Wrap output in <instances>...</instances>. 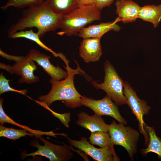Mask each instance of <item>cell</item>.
I'll return each mask as SVG.
<instances>
[{
	"instance_id": "10",
	"label": "cell",
	"mask_w": 161,
	"mask_h": 161,
	"mask_svg": "<svg viewBox=\"0 0 161 161\" xmlns=\"http://www.w3.org/2000/svg\"><path fill=\"white\" fill-rule=\"evenodd\" d=\"M68 142L73 147L83 151L94 160L97 161H119L114 148L110 147L97 148L87 141V139L82 137L79 140L72 139L66 137Z\"/></svg>"
},
{
	"instance_id": "23",
	"label": "cell",
	"mask_w": 161,
	"mask_h": 161,
	"mask_svg": "<svg viewBox=\"0 0 161 161\" xmlns=\"http://www.w3.org/2000/svg\"><path fill=\"white\" fill-rule=\"evenodd\" d=\"M44 1V0H8L4 5L1 6V8L3 10H6L10 7L21 9L38 5Z\"/></svg>"
},
{
	"instance_id": "12",
	"label": "cell",
	"mask_w": 161,
	"mask_h": 161,
	"mask_svg": "<svg viewBox=\"0 0 161 161\" xmlns=\"http://www.w3.org/2000/svg\"><path fill=\"white\" fill-rule=\"evenodd\" d=\"M100 38L83 39L79 47V55L86 63L99 60L102 54Z\"/></svg>"
},
{
	"instance_id": "19",
	"label": "cell",
	"mask_w": 161,
	"mask_h": 161,
	"mask_svg": "<svg viewBox=\"0 0 161 161\" xmlns=\"http://www.w3.org/2000/svg\"><path fill=\"white\" fill-rule=\"evenodd\" d=\"M146 131L149 136V141L147 147L141 150L143 155H146L150 152L157 154L161 159V139L157 135L154 127L146 125Z\"/></svg>"
},
{
	"instance_id": "2",
	"label": "cell",
	"mask_w": 161,
	"mask_h": 161,
	"mask_svg": "<svg viewBox=\"0 0 161 161\" xmlns=\"http://www.w3.org/2000/svg\"><path fill=\"white\" fill-rule=\"evenodd\" d=\"M61 58L66 65L64 67L68 72L67 76L63 80H60L51 78L49 80L52 84L51 90L47 95L39 96L38 97L39 100H36V102L43 107H49L55 101L63 100L65 105L68 107H80L82 106L81 100L82 96L75 87L74 79L75 75L79 73L81 69L79 66L76 69L71 68L69 66V62L64 55Z\"/></svg>"
},
{
	"instance_id": "17",
	"label": "cell",
	"mask_w": 161,
	"mask_h": 161,
	"mask_svg": "<svg viewBox=\"0 0 161 161\" xmlns=\"http://www.w3.org/2000/svg\"><path fill=\"white\" fill-rule=\"evenodd\" d=\"M52 10L64 16L71 13L79 6L77 0H44Z\"/></svg>"
},
{
	"instance_id": "13",
	"label": "cell",
	"mask_w": 161,
	"mask_h": 161,
	"mask_svg": "<svg viewBox=\"0 0 161 161\" xmlns=\"http://www.w3.org/2000/svg\"><path fill=\"white\" fill-rule=\"evenodd\" d=\"M120 20H121V19L118 17L113 21L89 26L83 29L78 33V35L83 39L90 38L100 39L104 34L109 31H119L121 27L117 23Z\"/></svg>"
},
{
	"instance_id": "7",
	"label": "cell",
	"mask_w": 161,
	"mask_h": 161,
	"mask_svg": "<svg viewBox=\"0 0 161 161\" xmlns=\"http://www.w3.org/2000/svg\"><path fill=\"white\" fill-rule=\"evenodd\" d=\"M39 140L44 144L41 145L37 140L31 141L29 145L37 148L38 150L35 152L30 154L24 153L23 159L27 157L41 155L48 158L50 161H67L73 156L71 147L67 145H58L47 140L41 136Z\"/></svg>"
},
{
	"instance_id": "26",
	"label": "cell",
	"mask_w": 161,
	"mask_h": 161,
	"mask_svg": "<svg viewBox=\"0 0 161 161\" xmlns=\"http://www.w3.org/2000/svg\"><path fill=\"white\" fill-rule=\"evenodd\" d=\"M97 0H77L79 6L94 4Z\"/></svg>"
},
{
	"instance_id": "8",
	"label": "cell",
	"mask_w": 161,
	"mask_h": 161,
	"mask_svg": "<svg viewBox=\"0 0 161 161\" xmlns=\"http://www.w3.org/2000/svg\"><path fill=\"white\" fill-rule=\"evenodd\" d=\"M123 93L127 100V104L138 121L139 129L143 135L145 143L148 142L149 136L145 130L146 124L143 117L149 112L151 107L144 100L140 98L135 91L127 81L124 83Z\"/></svg>"
},
{
	"instance_id": "4",
	"label": "cell",
	"mask_w": 161,
	"mask_h": 161,
	"mask_svg": "<svg viewBox=\"0 0 161 161\" xmlns=\"http://www.w3.org/2000/svg\"><path fill=\"white\" fill-rule=\"evenodd\" d=\"M105 75L103 82L99 83L94 80L91 82L96 89L104 90L117 105L127 104V100L123 93L124 82L119 76L110 62L106 61L104 64Z\"/></svg>"
},
{
	"instance_id": "15",
	"label": "cell",
	"mask_w": 161,
	"mask_h": 161,
	"mask_svg": "<svg viewBox=\"0 0 161 161\" xmlns=\"http://www.w3.org/2000/svg\"><path fill=\"white\" fill-rule=\"evenodd\" d=\"M78 119L75 123L89 130L91 132L97 131L108 132L109 125L106 124L101 116L95 114L89 115L81 112L77 114Z\"/></svg>"
},
{
	"instance_id": "1",
	"label": "cell",
	"mask_w": 161,
	"mask_h": 161,
	"mask_svg": "<svg viewBox=\"0 0 161 161\" xmlns=\"http://www.w3.org/2000/svg\"><path fill=\"white\" fill-rule=\"evenodd\" d=\"M63 17L53 12L44 1L24 10L21 18L10 27L8 35L34 27L37 29V32L40 38L47 32L60 28Z\"/></svg>"
},
{
	"instance_id": "18",
	"label": "cell",
	"mask_w": 161,
	"mask_h": 161,
	"mask_svg": "<svg viewBox=\"0 0 161 161\" xmlns=\"http://www.w3.org/2000/svg\"><path fill=\"white\" fill-rule=\"evenodd\" d=\"M3 99H0V124H3L5 123H8L17 126L20 128L24 129L30 133L34 135L35 137L38 139L43 135H45L56 137V135H63V134L55 133L53 131L45 132L39 130H35L30 129L28 126L21 125L16 122L10 117L8 116L5 113L2 107V103Z\"/></svg>"
},
{
	"instance_id": "25",
	"label": "cell",
	"mask_w": 161,
	"mask_h": 161,
	"mask_svg": "<svg viewBox=\"0 0 161 161\" xmlns=\"http://www.w3.org/2000/svg\"><path fill=\"white\" fill-rule=\"evenodd\" d=\"M114 0H97L94 4L95 7L100 11L106 7H110Z\"/></svg>"
},
{
	"instance_id": "11",
	"label": "cell",
	"mask_w": 161,
	"mask_h": 161,
	"mask_svg": "<svg viewBox=\"0 0 161 161\" xmlns=\"http://www.w3.org/2000/svg\"><path fill=\"white\" fill-rule=\"evenodd\" d=\"M26 56L41 66L52 78L60 80L65 79L68 76L67 71L63 70L58 66H55L51 63L50 56L41 53L35 49H30Z\"/></svg>"
},
{
	"instance_id": "14",
	"label": "cell",
	"mask_w": 161,
	"mask_h": 161,
	"mask_svg": "<svg viewBox=\"0 0 161 161\" xmlns=\"http://www.w3.org/2000/svg\"><path fill=\"white\" fill-rule=\"evenodd\" d=\"M116 12L124 23L135 21L138 18L140 7L131 0H117Z\"/></svg>"
},
{
	"instance_id": "20",
	"label": "cell",
	"mask_w": 161,
	"mask_h": 161,
	"mask_svg": "<svg viewBox=\"0 0 161 161\" xmlns=\"http://www.w3.org/2000/svg\"><path fill=\"white\" fill-rule=\"evenodd\" d=\"M8 37L11 38H22L29 39L35 42L44 49L52 53L54 56L58 57V54L44 44L40 40V38L37 33L34 32L32 29L18 31L8 36Z\"/></svg>"
},
{
	"instance_id": "24",
	"label": "cell",
	"mask_w": 161,
	"mask_h": 161,
	"mask_svg": "<svg viewBox=\"0 0 161 161\" xmlns=\"http://www.w3.org/2000/svg\"><path fill=\"white\" fill-rule=\"evenodd\" d=\"M9 80L7 79L3 75L2 72L0 74V95L7 92H16L25 95L27 93V90L26 89L18 90L10 86L9 84Z\"/></svg>"
},
{
	"instance_id": "16",
	"label": "cell",
	"mask_w": 161,
	"mask_h": 161,
	"mask_svg": "<svg viewBox=\"0 0 161 161\" xmlns=\"http://www.w3.org/2000/svg\"><path fill=\"white\" fill-rule=\"evenodd\" d=\"M138 18L151 23L154 27H156L161 20V4L146 5L140 7Z\"/></svg>"
},
{
	"instance_id": "9",
	"label": "cell",
	"mask_w": 161,
	"mask_h": 161,
	"mask_svg": "<svg viewBox=\"0 0 161 161\" xmlns=\"http://www.w3.org/2000/svg\"><path fill=\"white\" fill-rule=\"evenodd\" d=\"M81 104L90 108L98 115L109 116L116 119L119 123L125 125L127 123V121L120 114L117 105L107 95L99 100H94L85 96H82Z\"/></svg>"
},
{
	"instance_id": "3",
	"label": "cell",
	"mask_w": 161,
	"mask_h": 161,
	"mask_svg": "<svg viewBox=\"0 0 161 161\" xmlns=\"http://www.w3.org/2000/svg\"><path fill=\"white\" fill-rule=\"evenodd\" d=\"M100 11L94 4L79 6L71 13L63 16L58 35H77L87 24L100 19Z\"/></svg>"
},
{
	"instance_id": "6",
	"label": "cell",
	"mask_w": 161,
	"mask_h": 161,
	"mask_svg": "<svg viewBox=\"0 0 161 161\" xmlns=\"http://www.w3.org/2000/svg\"><path fill=\"white\" fill-rule=\"evenodd\" d=\"M0 55L3 58L15 62L13 66L0 63V68L6 70L11 74H15L21 76L18 82L31 84L39 80V78L34 74L33 72L37 66L33 61L26 56H17L8 54L0 50Z\"/></svg>"
},
{
	"instance_id": "5",
	"label": "cell",
	"mask_w": 161,
	"mask_h": 161,
	"mask_svg": "<svg viewBox=\"0 0 161 161\" xmlns=\"http://www.w3.org/2000/svg\"><path fill=\"white\" fill-rule=\"evenodd\" d=\"M108 132L112 145L123 147L133 161L134 155L137 152V143L140 136L138 131L123 124H117L113 120L109 125Z\"/></svg>"
},
{
	"instance_id": "21",
	"label": "cell",
	"mask_w": 161,
	"mask_h": 161,
	"mask_svg": "<svg viewBox=\"0 0 161 161\" xmlns=\"http://www.w3.org/2000/svg\"><path fill=\"white\" fill-rule=\"evenodd\" d=\"M89 139V142L93 145H97L100 148L108 146L113 148L108 132L97 131L91 132Z\"/></svg>"
},
{
	"instance_id": "22",
	"label": "cell",
	"mask_w": 161,
	"mask_h": 161,
	"mask_svg": "<svg viewBox=\"0 0 161 161\" xmlns=\"http://www.w3.org/2000/svg\"><path fill=\"white\" fill-rule=\"evenodd\" d=\"M25 129H18L7 128L3 124H0V137H4L15 140L26 136L33 137L34 135L27 132Z\"/></svg>"
}]
</instances>
